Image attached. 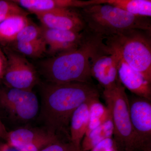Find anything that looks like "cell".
Listing matches in <instances>:
<instances>
[{
	"mask_svg": "<svg viewBox=\"0 0 151 151\" xmlns=\"http://www.w3.org/2000/svg\"><path fill=\"white\" fill-rule=\"evenodd\" d=\"M41 94V119L47 131L58 136L66 132L71 116L79 106L100 96L92 83L84 82H48L42 85Z\"/></svg>",
	"mask_w": 151,
	"mask_h": 151,
	"instance_id": "cell-1",
	"label": "cell"
},
{
	"mask_svg": "<svg viewBox=\"0 0 151 151\" xmlns=\"http://www.w3.org/2000/svg\"><path fill=\"white\" fill-rule=\"evenodd\" d=\"M142 151H151V147L147 148L145 149V150H144Z\"/></svg>",
	"mask_w": 151,
	"mask_h": 151,
	"instance_id": "cell-29",
	"label": "cell"
},
{
	"mask_svg": "<svg viewBox=\"0 0 151 151\" xmlns=\"http://www.w3.org/2000/svg\"><path fill=\"white\" fill-rule=\"evenodd\" d=\"M8 132L6 129L4 125L0 119V139L6 141Z\"/></svg>",
	"mask_w": 151,
	"mask_h": 151,
	"instance_id": "cell-28",
	"label": "cell"
},
{
	"mask_svg": "<svg viewBox=\"0 0 151 151\" xmlns=\"http://www.w3.org/2000/svg\"><path fill=\"white\" fill-rule=\"evenodd\" d=\"M130 118L142 150L151 147V100L138 96L129 100Z\"/></svg>",
	"mask_w": 151,
	"mask_h": 151,
	"instance_id": "cell-9",
	"label": "cell"
},
{
	"mask_svg": "<svg viewBox=\"0 0 151 151\" xmlns=\"http://www.w3.org/2000/svg\"><path fill=\"white\" fill-rule=\"evenodd\" d=\"M7 58L3 49L0 47V80H2L7 66Z\"/></svg>",
	"mask_w": 151,
	"mask_h": 151,
	"instance_id": "cell-26",
	"label": "cell"
},
{
	"mask_svg": "<svg viewBox=\"0 0 151 151\" xmlns=\"http://www.w3.org/2000/svg\"><path fill=\"white\" fill-rule=\"evenodd\" d=\"M51 134H52L44 130L20 128L8 132L6 141L7 142L19 148Z\"/></svg>",
	"mask_w": 151,
	"mask_h": 151,
	"instance_id": "cell-18",
	"label": "cell"
},
{
	"mask_svg": "<svg viewBox=\"0 0 151 151\" xmlns=\"http://www.w3.org/2000/svg\"><path fill=\"white\" fill-rule=\"evenodd\" d=\"M40 38V27L38 26L30 21L19 32L14 42H29L37 40Z\"/></svg>",
	"mask_w": 151,
	"mask_h": 151,
	"instance_id": "cell-22",
	"label": "cell"
},
{
	"mask_svg": "<svg viewBox=\"0 0 151 151\" xmlns=\"http://www.w3.org/2000/svg\"><path fill=\"white\" fill-rule=\"evenodd\" d=\"M151 32L130 29L105 38V48L119 55L151 83Z\"/></svg>",
	"mask_w": 151,
	"mask_h": 151,
	"instance_id": "cell-4",
	"label": "cell"
},
{
	"mask_svg": "<svg viewBox=\"0 0 151 151\" xmlns=\"http://www.w3.org/2000/svg\"><path fill=\"white\" fill-rule=\"evenodd\" d=\"M60 139L59 136L52 134L19 148L22 151H40L45 147Z\"/></svg>",
	"mask_w": 151,
	"mask_h": 151,
	"instance_id": "cell-23",
	"label": "cell"
},
{
	"mask_svg": "<svg viewBox=\"0 0 151 151\" xmlns=\"http://www.w3.org/2000/svg\"><path fill=\"white\" fill-rule=\"evenodd\" d=\"M10 47L23 56L36 58L40 57L46 52L47 45L43 39L27 42H14Z\"/></svg>",
	"mask_w": 151,
	"mask_h": 151,
	"instance_id": "cell-20",
	"label": "cell"
},
{
	"mask_svg": "<svg viewBox=\"0 0 151 151\" xmlns=\"http://www.w3.org/2000/svg\"><path fill=\"white\" fill-rule=\"evenodd\" d=\"M0 105L22 121L34 118L39 109L37 97L32 90L6 86H0Z\"/></svg>",
	"mask_w": 151,
	"mask_h": 151,
	"instance_id": "cell-7",
	"label": "cell"
},
{
	"mask_svg": "<svg viewBox=\"0 0 151 151\" xmlns=\"http://www.w3.org/2000/svg\"><path fill=\"white\" fill-rule=\"evenodd\" d=\"M92 100L81 104L73 112L70 118L69 140L76 151H80L81 142L87 131L89 123V105Z\"/></svg>",
	"mask_w": 151,
	"mask_h": 151,
	"instance_id": "cell-14",
	"label": "cell"
},
{
	"mask_svg": "<svg viewBox=\"0 0 151 151\" xmlns=\"http://www.w3.org/2000/svg\"><path fill=\"white\" fill-rule=\"evenodd\" d=\"M7 58V66L2 80L5 86L32 90L38 83L35 68L23 55L10 47H3Z\"/></svg>",
	"mask_w": 151,
	"mask_h": 151,
	"instance_id": "cell-6",
	"label": "cell"
},
{
	"mask_svg": "<svg viewBox=\"0 0 151 151\" xmlns=\"http://www.w3.org/2000/svg\"><path fill=\"white\" fill-rule=\"evenodd\" d=\"M30 21L27 17H14L0 22V46L9 47L19 32Z\"/></svg>",
	"mask_w": 151,
	"mask_h": 151,
	"instance_id": "cell-16",
	"label": "cell"
},
{
	"mask_svg": "<svg viewBox=\"0 0 151 151\" xmlns=\"http://www.w3.org/2000/svg\"></svg>",
	"mask_w": 151,
	"mask_h": 151,
	"instance_id": "cell-30",
	"label": "cell"
},
{
	"mask_svg": "<svg viewBox=\"0 0 151 151\" xmlns=\"http://www.w3.org/2000/svg\"><path fill=\"white\" fill-rule=\"evenodd\" d=\"M0 151H22L16 146L6 142L0 145Z\"/></svg>",
	"mask_w": 151,
	"mask_h": 151,
	"instance_id": "cell-27",
	"label": "cell"
},
{
	"mask_svg": "<svg viewBox=\"0 0 151 151\" xmlns=\"http://www.w3.org/2000/svg\"><path fill=\"white\" fill-rule=\"evenodd\" d=\"M84 31V37L78 47L51 56L41 63V72L48 82L92 83L90 58L103 48L104 39L86 29Z\"/></svg>",
	"mask_w": 151,
	"mask_h": 151,
	"instance_id": "cell-2",
	"label": "cell"
},
{
	"mask_svg": "<svg viewBox=\"0 0 151 151\" xmlns=\"http://www.w3.org/2000/svg\"><path fill=\"white\" fill-rule=\"evenodd\" d=\"M40 151H76L70 142H66L60 139L47 146Z\"/></svg>",
	"mask_w": 151,
	"mask_h": 151,
	"instance_id": "cell-24",
	"label": "cell"
},
{
	"mask_svg": "<svg viewBox=\"0 0 151 151\" xmlns=\"http://www.w3.org/2000/svg\"><path fill=\"white\" fill-rule=\"evenodd\" d=\"M96 4H108L136 16L151 17L150 0H95Z\"/></svg>",
	"mask_w": 151,
	"mask_h": 151,
	"instance_id": "cell-15",
	"label": "cell"
},
{
	"mask_svg": "<svg viewBox=\"0 0 151 151\" xmlns=\"http://www.w3.org/2000/svg\"><path fill=\"white\" fill-rule=\"evenodd\" d=\"M41 37L48 46V52L51 56L72 50L81 44L84 36L81 32L52 29L40 26Z\"/></svg>",
	"mask_w": 151,
	"mask_h": 151,
	"instance_id": "cell-11",
	"label": "cell"
},
{
	"mask_svg": "<svg viewBox=\"0 0 151 151\" xmlns=\"http://www.w3.org/2000/svg\"><path fill=\"white\" fill-rule=\"evenodd\" d=\"M103 97L113 121L116 151H142L131 122L125 87L119 80L113 87L104 89Z\"/></svg>",
	"mask_w": 151,
	"mask_h": 151,
	"instance_id": "cell-5",
	"label": "cell"
},
{
	"mask_svg": "<svg viewBox=\"0 0 151 151\" xmlns=\"http://www.w3.org/2000/svg\"><path fill=\"white\" fill-rule=\"evenodd\" d=\"M27 12L14 0H0V22L14 17H27Z\"/></svg>",
	"mask_w": 151,
	"mask_h": 151,
	"instance_id": "cell-21",
	"label": "cell"
},
{
	"mask_svg": "<svg viewBox=\"0 0 151 151\" xmlns=\"http://www.w3.org/2000/svg\"><path fill=\"white\" fill-rule=\"evenodd\" d=\"M110 115L108 107L100 102L99 97L92 100L89 105V123L85 135L103 124Z\"/></svg>",
	"mask_w": 151,
	"mask_h": 151,
	"instance_id": "cell-19",
	"label": "cell"
},
{
	"mask_svg": "<svg viewBox=\"0 0 151 151\" xmlns=\"http://www.w3.org/2000/svg\"><path fill=\"white\" fill-rule=\"evenodd\" d=\"M35 14L42 26L52 29L81 32L85 24L79 11L73 8H62Z\"/></svg>",
	"mask_w": 151,
	"mask_h": 151,
	"instance_id": "cell-10",
	"label": "cell"
},
{
	"mask_svg": "<svg viewBox=\"0 0 151 151\" xmlns=\"http://www.w3.org/2000/svg\"><path fill=\"white\" fill-rule=\"evenodd\" d=\"M90 151H116L113 138L105 139L96 145Z\"/></svg>",
	"mask_w": 151,
	"mask_h": 151,
	"instance_id": "cell-25",
	"label": "cell"
},
{
	"mask_svg": "<svg viewBox=\"0 0 151 151\" xmlns=\"http://www.w3.org/2000/svg\"><path fill=\"white\" fill-rule=\"evenodd\" d=\"M119 56L118 77L122 85L136 96L151 100V82Z\"/></svg>",
	"mask_w": 151,
	"mask_h": 151,
	"instance_id": "cell-12",
	"label": "cell"
},
{
	"mask_svg": "<svg viewBox=\"0 0 151 151\" xmlns=\"http://www.w3.org/2000/svg\"><path fill=\"white\" fill-rule=\"evenodd\" d=\"M24 9L33 14L62 8L81 9L95 4L94 0H14Z\"/></svg>",
	"mask_w": 151,
	"mask_h": 151,
	"instance_id": "cell-13",
	"label": "cell"
},
{
	"mask_svg": "<svg viewBox=\"0 0 151 151\" xmlns=\"http://www.w3.org/2000/svg\"><path fill=\"white\" fill-rule=\"evenodd\" d=\"M85 29L104 40L130 29L151 32L150 18L136 16L108 4H95L79 9Z\"/></svg>",
	"mask_w": 151,
	"mask_h": 151,
	"instance_id": "cell-3",
	"label": "cell"
},
{
	"mask_svg": "<svg viewBox=\"0 0 151 151\" xmlns=\"http://www.w3.org/2000/svg\"><path fill=\"white\" fill-rule=\"evenodd\" d=\"M113 132L114 127L110 113V116L105 122L84 136L81 142L80 151H90L105 139L113 138Z\"/></svg>",
	"mask_w": 151,
	"mask_h": 151,
	"instance_id": "cell-17",
	"label": "cell"
},
{
	"mask_svg": "<svg viewBox=\"0 0 151 151\" xmlns=\"http://www.w3.org/2000/svg\"><path fill=\"white\" fill-rule=\"evenodd\" d=\"M120 56L114 52L103 48L90 60V73L104 89L113 87L119 80L118 63Z\"/></svg>",
	"mask_w": 151,
	"mask_h": 151,
	"instance_id": "cell-8",
	"label": "cell"
}]
</instances>
